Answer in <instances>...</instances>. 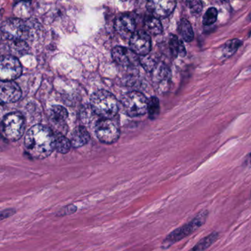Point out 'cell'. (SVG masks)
<instances>
[{"instance_id":"cell-2","label":"cell","mask_w":251,"mask_h":251,"mask_svg":"<svg viewBox=\"0 0 251 251\" xmlns=\"http://www.w3.org/2000/svg\"><path fill=\"white\" fill-rule=\"evenodd\" d=\"M90 107L100 119H113L119 111L116 97L105 90L96 91L91 95Z\"/></svg>"},{"instance_id":"cell-16","label":"cell","mask_w":251,"mask_h":251,"mask_svg":"<svg viewBox=\"0 0 251 251\" xmlns=\"http://www.w3.org/2000/svg\"><path fill=\"white\" fill-rule=\"evenodd\" d=\"M55 134V150L58 153H66L70 151L72 147L71 140L66 138L64 134L60 132H54Z\"/></svg>"},{"instance_id":"cell-11","label":"cell","mask_w":251,"mask_h":251,"mask_svg":"<svg viewBox=\"0 0 251 251\" xmlns=\"http://www.w3.org/2000/svg\"><path fill=\"white\" fill-rule=\"evenodd\" d=\"M130 49L137 55H147L151 50L150 35L144 31H137L130 38Z\"/></svg>"},{"instance_id":"cell-24","label":"cell","mask_w":251,"mask_h":251,"mask_svg":"<svg viewBox=\"0 0 251 251\" xmlns=\"http://www.w3.org/2000/svg\"><path fill=\"white\" fill-rule=\"evenodd\" d=\"M180 41L176 35H171L169 38V49H170L171 54L174 57H178L179 55Z\"/></svg>"},{"instance_id":"cell-30","label":"cell","mask_w":251,"mask_h":251,"mask_svg":"<svg viewBox=\"0 0 251 251\" xmlns=\"http://www.w3.org/2000/svg\"><path fill=\"white\" fill-rule=\"evenodd\" d=\"M223 1H224V2H228V1H230V0H222Z\"/></svg>"},{"instance_id":"cell-21","label":"cell","mask_w":251,"mask_h":251,"mask_svg":"<svg viewBox=\"0 0 251 251\" xmlns=\"http://www.w3.org/2000/svg\"><path fill=\"white\" fill-rule=\"evenodd\" d=\"M242 41L239 39H233L225 43V45L222 48V54L224 58H229L231 56L235 54L236 51L242 45Z\"/></svg>"},{"instance_id":"cell-33","label":"cell","mask_w":251,"mask_h":251,"mask_svg":"<svg viewBox=\"0 0 251 251\" xmlns=\"http://www.w3.org/2000/svg\"><path fill=\"white\" fill-rule=\"evenodd\" d=\"M27 1H29V0H27Z\"/></svg>"},{"instance_id":"cell-29","label":"cell","mask_w":251,"mask_h":251,"mask_svg":"<svg viewBox=\"0 0 251 251\" xmlns=\"http://www.w3.org/2000/svg\"><path fill=\"white\" fill-rule=\"evenodd\" d=\"M179 55L183 57L187 55V50H186L184 43L181 40L180 41Z\"/></svg>"},{"instance_id":"cell-31","label":"cell","mask_w":251,"mask_h":251,"mask_svg":"<svg viewBox=\"0 0 251 251\" xmlns=\"http://www.w3.org/2000/svg\"><path fill=\"white\" fill-rule=\"evenodd\" d=\"M250 162H251V154H250Z\"/></svg>"},{"instance_id":"cell-1","label":"cell","mask_w":251,"mask_h":251,"mask_svg":"<svg viewBox=\"0 0 251 251\" xmlns=\"http://www.w3.org/2000/svg\"><path fill=\"white\" fill-rule=\"evenodd\" d=\"M25 147L34 159H45L55 150L54 132L45 126H33L25 135Z\"/></svg>"},{"instance_id":"cell-18","label":"cell","mask_w":251,"mask_h":251,"mask_svg":"<svg viewBox=\"0 0 251 251\" xmlns=\"http://www.w3.org/2000/svg\"><path fill=\"white\" fill-rule=\"evenodd\" d=\"M220 234L218 231H213L200 240L193 249L189 251H206L218 240Z\"/></svg>"},{"instance_id":"cell-14","label":"cell","mask_w":251,"mask_h":251,"mask_svg":"<svg viewBox=\"0 0 251 251\" xmlns=\"http://www.w3.org/2000/svg\"><path fill=\"white\" fill-rule=\"evenodd\" d=\"M68 112L66 108L60 105H53L50 110V119L53 125L64 130L66 127Z\"/></svg>"},{"instance_id":"cell-13","label":"cell","mask_w":251,"mask_h":251,"mask_svg":"<svg viewBox=\"0 0 251 251\" xmlns=\"http://www.w3.org/2000/svg\"><path fill=\"white\" fill-rule=\"evenodd\" d=\"M114 28L122 38L130 39L136 32L135 21L129 15H122L115 21Z\"/></svg>"},{"instance_id":"cell-25","label":"cell","mask_w":251,"mask_h":251,"mask_svg":"<svg viewBox=\"0 0 251 251\" xmlns=\"http://www.w3.org/2000/svg\"><path fill=\"white\" fill-rule=\"evenodd\" d=\"M187 5L193 14L198 15L203 10L201 0H187Z\"/></svg>"},{"instance_id":"cell-19","label":"cell","mask_w":251,"mask_h":251,"mask_svg":"<svg viewBox=\"0 0 251 251\" xmlns=\"http://www.w3.org/2000/svg\"><path fill=\"white\" fill-rule=\"evenodd\" d=\"M144 27H145L147 33L154 35L162 33V30H163L160 21L154 16H147L145 18Z\"/></svg>"},{"instance_id":"cell-27","label":"cell","mask_w":251,"mask_h":251,"mask_svg":"<svg viewBox=\"0 0 251 251\" xmlns=\"http://www.w3.org/2000/svg\"><path fill=\"white\" fill-rule=\"evenodd\" d=\"M16 211L14 209H7L2 210L1 212V215H0V219L1 221L6 219V218H10V217L13 216V215L16 214Z\"/></svg>"},{"instance_id":"cell-8","label":"cell","mask_w":251,"mask_h":251,"mask_svg":"<svg viewBox=\"0 0 251 251\" xmlns=\"http://www.w3.org/2000/svg\"><path fill=\"white\" fill-rule=\"evenodd\" d=\"M22 67L20 62L14 56L1 57L0 63L1 81H13L22 75Z\"/></svg>"},{"instance_id":"cell-7","label":"cell","mask_w":251,"mask_h":251,"mask_svg":"<svg viewBox=\"0 0 251 251\" xmlns=\"http://www.w3.org/2000/svg\"><path fill=\"white\" fill-rule=\"evenodd\" d=\"M95 132L98 140L105 144H113L119 140L120 136L119 126L109 119H100L97 121Z\"/></svg>"},{"instance_id":"cell-5","label":"cell","mask_w":251,"mask_h":251,"mask_svg":"<svg viewBox=\"0 0 251 251\" xmlns=\"http://www.w3.org/2000/svg\"><path fill=\"white\" fill-rule=\"evenodd\" d=\"M25 119L19 112L8 113L1 122V131L7 140L16 141L21 139L25 132Z\"/></svg>"},{"instance_id":"cell-10","label":"cell","mask_w":251,"mask_h":251,"mask_svg":"<svg viewBox=\"0 0 251 251\" xmlns=\"http://www.w3.org/2000/svg\"><path fill=\"white\" fill-rule=\"evenodd\" d=\"M112 58L122 67H136L140 63V59L131 49L116 47L112 50Z\"/></svg>"},{"instance_id":"cell-3","label":"cell","mask_w":251,"mask_h":251,"mask_svg":"<svg viewBox=\"0 0 251 251\" xmlns=\"http://www.w3.org/2000/svg\"><path fill=\"white\" fill-rule=\"evenodd\" d=\"M209 216L207 210H203L199 212L190 222L181 226L179 228L172 231L170 234L167 236L166 238L162 242V249L164 250L169 249L175 243L181 241L186 237L193 234L203 226Z\"/></svg>"},{"instance_id":"cell-6","label":"cell","mask_w":251,"mask_h":251,"mask_svg":"<svg viewBox=\"0 0 251 251\" xmlns=\"http://www.w3.org/2000/svg\"><path fill=\"white\" fill-rule=\"evenodd\" d=\"M121 103L125 113L131 117H139L147 113L148 100L141 93H127L122 97Z\"/></svg>"},{"instance_id":"cell-20","label":"cell","mask_w":251,"mask_h":251,"mask_svg":"<svg viewBox=\"0 0 251 251\" xmlns=\"http://www.w3.org/2000/svg\"><path fill=\"white\" fill-rule=\"evenodd\" d=\"M178 29H179L178 30L184 41L190 42L194 39L195 35L193 27H192L191 24L187 19H181Z\"/></svg>"},{"instance_id":"cell-17","label":"cell","mask_w":251,"mask_h":251,"mask_svg":"<svg viewBox=\"0 0 251 251\" xmlns=\"http://www.w3.org/2000/svg\"><path fill=\"white\" fill-rule=\"evenodd\" d=\"M8 50L12 56L20 57L28 54L29 47L25 41H7Z\"/></svg>"},{"instance_id":"cell-26","label":"cell","mask_w":251,"mask_h":251,"mask_svg":"<svg viewBox=\"0 0 251 251\" xmlns=\"http://www.w3.org/2000/svg\"><path fill=\"white\" fill-rule=\"evenodd\" d=\"M141 57H142L140 59V63L142 65L143 68L147 72H153L156 66V62L149 56H141Z\"/></svg>"},{"instance_id":"cell-12","label":"cell","mask_w":251,"mask_h":251,"mask_svg":"<svg viewBox=\"0 0 251 251\" xmlns=\"http://www.w3.org/2000/svg\"><path fill=\"white\" fill-rule=\"evenodd\" d=\"M22 93L20 87L14 81H1L0 100L1 103H14L19 101Z\"/></svg>"},{"instance_id":"cell-23","label":"cell","mask_w":251,"mask_h":251,"mask_svg":"<svg viewBox=\"0 0 251 251\" xmlns=\"http://www.w3.org/2000/svg\"><path fill=\"white\" fill-rule=\"evenodd\" d=\"M218 10L215 7H211V8L208 9L207 11L206 12L204 16H203V25L209 26V25L215 23L217 19H218Z\"/></svg>"},{"instance_id":"cell-32","label":"cell","mask_w":251,"mask_h":251,"mask_svg":"<svg viewBox=\"0 0 251 251\" xmlns=\"http://www.w3.org/2000/svg\"><path fill=\"white\" fill-rule=\"evenodd\" d=\"M249 18H250V19H251V13L250 14V16H249Z\"/></svg>"},{"instance_id":"cell-9","label":"cell","mask_w":251,"mask_h":251,"mask_svg":"<svg viewBox=\"0 0 251 251\" xmlns=\"http://www.w3.org/2000/svg\"><path fill=\"white\" fill-rule=\"evenodd\" d=\"M176 0H147V7L152 16L157 19L167 17L175 10Z\"/></svg>"},{"instance_id":"cell-15","label":"cell","mask_w":251,"mask_h":251,"mask_svg":"<svg viewBox=\"0 0 251 251\" xmlns=\"http://www.w3.org/2000/svg\"><path fill=\"white\" fill-rule=\"evenodd\" d=\"M90 140V135L86 128L84 126L76 127L71 135V143L72 147L81 148L85 146Z\"/></svg>"},{"instance_id":"cell-22","label":"cell","mask_w":251,"mask_h":251,"mask_svg":"<svg viewBox=\"0 0 251 251\" xmlns=\"http://www.w3.org/2000/svg\"><path fill=\"white\" fill-rule=\"evenodd\" d=\"M147 113L151 120H156L159 117L160 114V102L157 97H152L149 99Z\"/></svg>"},{"instance_id":"cell-4","label":"cell","mask_w":251,"mask_h":251,"mask_svg":"<svg viewBox=\"0 0 251 251\" xmlns=\"http://www.w3.org/2000/svg\"><path fill=\"white\" fill-rule=\"evenodd\" d=\"M29 22L11 18L4 21L1 26V39L5 41H26L36 32L35 26Z\"/></svg>"},{"instance_id":"cell-28","label":"cell","mask_w":251,"mask_h":251,"mask_svg":"<svg viewBox=\"0 0 251 251\" xmlns=\"http://www.w3.org/2000/svg\"><path fill=\"white\" fill-rule=\"evenodd\" d=\"M64 212L60 215V216H63V215H72V214L75 213L77 211V207L74 205H70V206H66L64 208Z\"/></svg>"}]
</instances>
